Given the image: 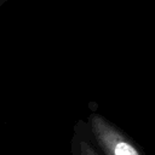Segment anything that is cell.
<instances>
[{
	"instance_id": "6da1fadb",
	"label": "cell",
	"mask_w": 155,
	"mask_h": 155,
	"mask_svg": "<svg viewBox=\"0 0 155 155\" xmlns=\"http://www.w3.org/2000/svg\"><path fill=\"white\" fill-rule=\"evenodd\" d=\"M114 155H138L137 150L126 142H119L115 145Z\"/></svg>"
},
{
	"instance_id": "7a4b0ae2",
	"label": "cell",
	"mask_w": 155,
	"mask_h": 155,
	"mask_svg": "<svg viewBox=\"0 0 155 155\" xmlns=\"http://www.w3.org/2000/svg\"><path fill=\"white\" fill-rule=\"evenodd\" d=\"M7 1H8V0H0V8H1V7H2Z\"/></svg>"
}]
</instances>
